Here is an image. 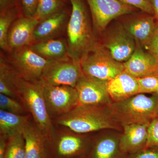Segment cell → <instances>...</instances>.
Here are the masks:
<instances>
[{
    "mask_svg": "<svg viewBox=\"0 0 158 158\" xmlns=\"http://www.w3.org/2000/svg\"><path fill=\"white\" fill-rule=\"evenodd\" d=\"M154 11V15L158 21V0H150Z\"/></svg>",
    "mask_w": 158,
    "mask_h": 158,
    "instance_id": "e575fe53",
    "label": "cell"
},
{
    "mask_svg": "<svg viewBox=\"0 0 158 158\" xmlns=\"http://www.w3.org/2000/svg\"><path fill=\"white\" fill-rule=\"evenodd\" d=\"M84 75L80 62L71 59L53 61L44 71L40 81L44 85L75 88Z\"/></svg>",
    "mask_w": 158,
    "mask_h": 158,
    "instance_id": "8fae6325",
    "label": "cell"
},
{
    "mask_svg": "<svg viewBox=\"0 0 158 158\" xmlns=\"http://www.w3.org/2000/svg\"><path fill=\"white\" fill-rule=\"evenodd\" d=\"M4 158H26L25 144L22 133L8 139Z\"/></svg>",
    "mask_w": 158,
    "mask_h": 158,
    "instance_id": "484cf974",
    "label": "cell"
},
{
    "mask_svg": "<svg viewBox=\"0 0 158 158\" xmlns=\"http://www.w3.org/2000/svg\"><path fill=\"white\" fill-rule=\"evenodd\" d=\"M50 158H76L85 156L90 148L88 139L81 134L55 127L48 138Z\"/></svg>",
    "mask_w": 158,
    "mask_h": 158,
    "instance_id": "ba28073f",
    "label": "cell"
},
{
    "mask_svg": "<svg viewBox=\"0 0 158 158\" xmlns=\"http://www.w3.org/2000/svg\"><path fill=\"white\" fill-rule=\"evenodd\" d=\"M145 49L158 62V27Z\"/></svg>",
    "mask_w": 158,
    "mask_h": 158,
    "instance_id": "d6a6232c",
    "label": "cell"
},
{
    "mask_svg": "<svg viewBox=\"0 0 158 158\" xmlns=\"http://www.w3.org/2000/svg\"><path fill=\"white\" fill-rule=\"evenodd\" d=\"M66 7L63 0H38L36 13L34 17L40 22Z\"/></svg>",
    "mask_w": 158,
    "mask_h": 158,
    "instance_id": "d4e9b609",
    "label": "cell"
},
{
    "mask_svg": "<svg viewBox=\"0 0 158 158\" xmlns=\"http://www.w3.org/2000/svg\"><path fill=\"white\" fill-rule=\"evenodd\" d=\"M0 110L18 115L30 114L20 101L2 94H0Z\"/></svg>",
    "mask_w": 158,
    "mask_h": 158,
    "instance_id": "4316f807",
    "label": "cell"
},
{
    "mask_svg": "<svg viewBox=\"0 0 158 158\" xmlns=\"http://www.w3.org/2000/svg\"><path fill=\"white\" fill-rule=\"evenodd\" d=\"M90 10L94 33L98 38L110 23L138 11L118 0H85Z\"/></svg>",
    "mask_w": 158,
    "mask_h": 158,
    "instance_id": "9c48e42d",
    "label": "cell"
},
{
    "mask_svg": "<svg viewBox=\"0 0 158 158\" xmlns=\"http://www.w3.org/2000/svg\"><path fill=\"white\" fill-rule=\"evenodd\" d=\"M30 47L36 53L47 60L56 61L70 59L65 37L35 42Z\"/></svg>",
    "mask_w": 158,
    "mask_h": 158,
    "instance_id": "44dd1931",
    "label": "cell"
},
{
    "mask_svg": "<svg viewBox=\"0 0 158 158\" xmlns=\"http://www.w3.org/2000/svg\"><path fill=\"white\" fill-rule=\"evenodd\" d=\"M149 123H135L122 127L123 133L119 139L122 153H135L145 148Z\"/></svg>",
    "mask_w": 158,
    "mask_h": 158,
    "instance_id": "ac0fdd59",
    "label": "cell"
},
{
    "mask_svg": "<svg viewBox=\"0 0 158 158\" xmlns=\"http://www.w3.org/2000/svg\"><path fill=\"white\" fill-rule=\"evenodd\" d=\"M84 74L90 78L108 82L124 71L123 64L113 59L98 40L80 61Z\"/></svg>",
    "mask_w": 158,
    "mask_h": 158,
    "instance_id": "5b68a950",
    "label": "cell"
},
{
    "mask_svg": "<svg viewBox=\"0 0 158 158\" xmlns=\"http://www.w3.org/2000/svg\"><path fill=\"white\" fill-rule=\"evenodd\" d=\"M17 73L9 65L4 54L0 56V94L19 100L15 81Z\"/></svg>",
    "mask_w": 158,
    "mask_h": 158,
    "instance_id": "603a6c76",
    "label": "cell"
},
{
    "mask_svg": "<svg viewBox=\"0 0 158 158\" xmlns=\"http://www.w3.org/2000/svg\"><path fill=\"white\" fill-rule=\"evenodd\" d=\"M122 153L119 140L113 137H104L95 141L91 147L89 158H118Z\"/></svg>",
    "mask_w": 158,
    "mask_h": 158,
    "instance_id": "cb8c5ba5",
    "label": "cell"
},
{
    "mask_svg": "<svg viewBox=\"0 0 158 158\" xmlns=\"http://www.w3.org/2000/svg\"><path fill=\"white\" fill-rule=\"evenodd\" d=\"M98 40L112 58L121 63L127 62L136 48L135 40L117 19L110 23Z\"/></svg>",
    "mask_w": 158,
    "mask_h": 158,
    "instance_id": "8992f818",
    "label": "cell"
},
{
    "mask_svg": "<svg viewBox=\"0 0 158 158\" xmlns=\"http://www.w3.org/2000/svg\"><path fill=\"white\" fill-rule=\"evenodd\" d=\"M118 20L136 43L145 49L158 27L154 15L141 11L126 15Z\"/></svg>",
    "mask_w": 158,
    "mask_h": 158,
    "instance_id": "7c38bea8",
    "label": "cell"
},
{
    "mask_svg": "<svg viewBox=\"0 0 158 158\" xmlns=\"http://www.w3.org/2000/svg\"><path fill=\"white\" fill-rule=\"evenodd\" d=\"M110 107L122 127L149 123L158 116V95L139 93L123 100L113 102Z\"/></svg>",
    "mask_w": 158,
    "mask_h": 158,
    "instance_id": "277c9868",
    "label": "cell"
},
{
    "mask_svg": "<svg viewBox=\"0 0 158 158\" xmlns=\"http://www.w3.org/2000/svg\"><path fill=\"white\" fill-rule=\"evenodd\" d=\"M6 60L22 77L27 81H40L44 71L54 61L40 56L31 49L26 46L3 52Z\"/></svg>",
    "mask_w": 158,
    "mask_h": 158,
    "instance_id": "52a82bcc",
    "label": "cell"
},
{
    "mask_svg": "<svg viewBox=\"0 0 158 158\" xmlns=\"http://www.w3.org/2000/svg\"><path fill=\"white\" fill-rule=\"evenodd\" d=\"M123 64L124 71L137 78L158 74V62L156 59L137 44L131 56Z\"/></svg>",
    "mask_w": 158,
    "mask_h": 158,
    "instance_id": "9a60e30c",
    "label": "cell"
},
{
    "mask_svg": "<svg viewBox=\"0 0 158 158\" xmlns=\"http://www.w3.org/2000/svg\"><path fill=\"white\" fill-rule=\"evenodd\" d=\"M39 22L34 17L21 16L12 24L8 34L9 51L30 46L34 43V32Z\"/></svg>",
    "mask_w": 158,
    "mask_h": 158,
    "instance_id": "2e32d148",
    "label": "cell"
},
{
    "mask_svg": "<svg viewBox=\"0 0 158 158\" xmlns=\"http://www.w3.org/2000/svg\"><path fill=\"white\" fill-rule=\"evenodd\" d=\"M23 15L19 0H0V48L2 52H9L7 37L9 29Z\"/></svg>",
    "mask_w": 158,
    "mask_h": 158,
    "instance_id": "d6986e66",
    "label": "cell"
},
{
    "mask_svg": "<svg viewBox=\"0 0 158 158\" xmlns=\"http://www.w3.org/2000/svg\"><path fill=\"white\" fill-rule=\"evenodd\" d=\"M25 144L26 158H50L48 138L32 116L22 132Z\"/></svg>",
    "mask_w": 158,
    "mask_h": 158,
    "instance_id": "5bb4252c",
    "label": "cell"
},
{
    "mask_svg": "<svg viewBox=\"0 0 158 158\" xmlns=\"http://www.w3.org/2000/svg\"><path fill=\"white\" fill-rule=\"evenodd\" d=\"M72 10L66 29L69 58L80 59L98 42L85 0H70Z\"/></svg>",
    "mask_w": 158,
    "mask_h": 158,
    "instance_id": "7a4b0ae2",
    "label": "cell"
},
{
    "mask_svg": "<svg viewBox=\"0 0 158 158\" xmlns=\"http://www.w3.org/2000/svg\"><path fill=\"white\" fill-rule=\"evenodd\" d=\"M52 121L57 127L81 135L101 130H120L123 128L114 116L110 105H79L70 112Z\"/></svg>",
    "mask_w": 158,
    "mask_h": 158,
    "instance_id": "6da1fadb",
    "label": "cell"
},
{
    "mask_svg": "<svg viewBox=\"0 0 158 158\" xmlns=\"http://www.w3.org/2000/svg\"><path fill=\"white\" fill-rule=\"evenodd\" d=\"M23 14L27 17H34L37 10L38 0H19Z\"/></svg>",
    "mask_w": 158,
    "mask_h": 158,
    "instance_id": "4dcf8cb0",
    "label": "cell"
},
{
    "mask_svg": "<svg viewBox=\"0 0 158 158\" xmlns=\"http://www.w3.org/2000/svg\"><path fill=\"white\" fill-rule=\"evenodd\" d=\"M129 158H158V146L145 148L132 154Z\"/></svg>",
    "mask_w": 158,
    "mask_h": 158,
    "instance_id": "1f68e13d",
    "label": "cell"
},
{
    "mask_svg": "<svg viewBox=\"0 0 158 158\" xmlns=\"http://www.w3.org/2000/svg\"><path fill=\"white\" fill-rule=\"evenodd\" d=\"M70 13L66 7L40 22L34 32V43L62 37L66 32Z\"/></svg>",
    "mask_w": 158,
    "mask_h": 158,
    "instance_id": "e0dca14e",
    "label": "cell"
},
{
    "mask_svg": "<svg viewBox=\"0 0 158 158\" xmlns=\"http://www.w3.org/2000/svg\"><path fill=\"white\" fill-rule=\"evenodd\" d=\"M63 1H64L65 3L68 2H70V0H63Z\"/></svg>",
    "mask_w": 158,
    "mask_h": 158,
    "instance_id": "8d00e7d4",
    "label": "cell"
},
{
    "mask_svg": "<svg viewBox=\"0 0 158 158\" xmlns=\"http://www.w3.org/2000/svg\"><path fill=\"white\" fill-rule=\"evenodd\" d=\"M138 79L140 93L158 95V74Z\"/></svg>",
    "mask_w": 158,
    "mask_h": 158,
    "instance_id": "83f0119b",
    "label": "cell"
},
{
    "mask_svg": "<svg viewBox=\"0 0 158 158\" xmlns=\"http://www.w3.org/2000/svg\"><path fill=\"white\" fill-rule=\"evenodd\" d=\"M107 90L112 102H119L140 93V85L138 78L123 71L108 82Z\"/></svg>",
    "mask_w": 158,
    "mask_h": 158,
    "instance_id": "ffe728a7",
    "label": "cell"
},
{
    "mask_svg": "<svg viewBox=\"0 0 158 158\" xmlns=\"http://www.w3.org/2000/svg\"><path fill=\"white\" fill-rule=\"evenodd\" d=\"M107 83L90 78L84 75L75 88L79 105L109 106L113 102L107 90Z\"/></svg>",
    "mask_w": 158,
    "mask_h": 158,
    "instance_id": "4fadbf2b",
    "label": "cell"
},
{
    "mask_svg": "<svg viewBox=\"0 0 158 158\" xmlns=\"http://www.w3.org/2000/svg\"><path fill=\"white\" fill-rule=\"evenodd\" d=\"M31 117L30 114L18 115L0 110V136L9 139L22 133Z\"/></svg>",
    "mask_w": 158,
    "mask_h": 158,
    "instance_id": "7402d4cb",
    "label": "cell"
},
{
    "mask_svg": "<svg viewBox=\"0 0 158 158\" xmlns=\"http://www.w3.org/2000/svg\"><path fill=\"white\" fill-rule=\"evenodd\" d=\"M76 158H89V157L84 156V157H78Z\"/></svg>",
    "mask_w": 158,
    "mask_h": 158,
    "instance_id": "d590c367",
    "label": "cell"
},
{
    "mask_svg": "<svg viewBox=\"0 0 158 158\" xmlns=\"http://www.w3.org/2000/svg\"><path fill=\"white\" fill-rule=\"evenodd\" d=\"M158 146V116L150 122L148 128L145 148Z\"/></svg>",
    "mask_w": 158,
    "mask_h": 158,
    "instance_id": "f1b7e54d",
    "label": "cell"
},
{
    "mask_svg": "<svg viewBox=\"0 0 158 158\" xmlns=\"http://www.w3.org/2000/svg\"><path fill=\"white\" fill-rule=\"evenodd\" d=\"M8 139L0 136V158H4L6 152Z\"/></svg>",
    "mask_w": 158,
    "mask_h": 158,
    "instance_id": "836d02e7",
    "label": "cell"
},
{
    "mask_svg": "<svg viewBox=\"0 0 158 158\" xmlns=\"http://www.w3.org/2000/svg\"><path fill=\"white\" fill-rule=\"evenodd\" d=\"M128 6L135 7L138 10L154 15V11L150 0H118Z\"/></svg>",
    "mask_w": 158,
    "mask_h": 158,
    "instance_id": "f546056e",
    "label": "cell"
},
{
    "mask_svg": "<svg viewBox=\"0 0 158 158\" xmlns=\"http://www.w3.org/2000/svg\"><path fill=\"white\" fill-rule=\"evenodd\" d=\"M43 85L46 106L52 120L69 113L80 105L75 88Z\"/></svg>",
    "mask_w": 158,
    "mask_h": 158,
    "instance_id": "30bf717a",
    "label": "cell"
},
{
    "mask_svg": "<svg viewBox=\"0 0 158 158\" xmlns=\"http://www.w3.org/2000/svg\"><path fill=\"white\" fill-rule=\"evenodd\" d=\"M15 85L20 101L35 123L49 138L55 131V126L47 109L42 83L27 81L17 73Z\"/></svg>",
    "mask_w": 158,
    "mask_h": 158,
    "instance_id": "3957f363",
    "label": "cell"
}]
</instances>
